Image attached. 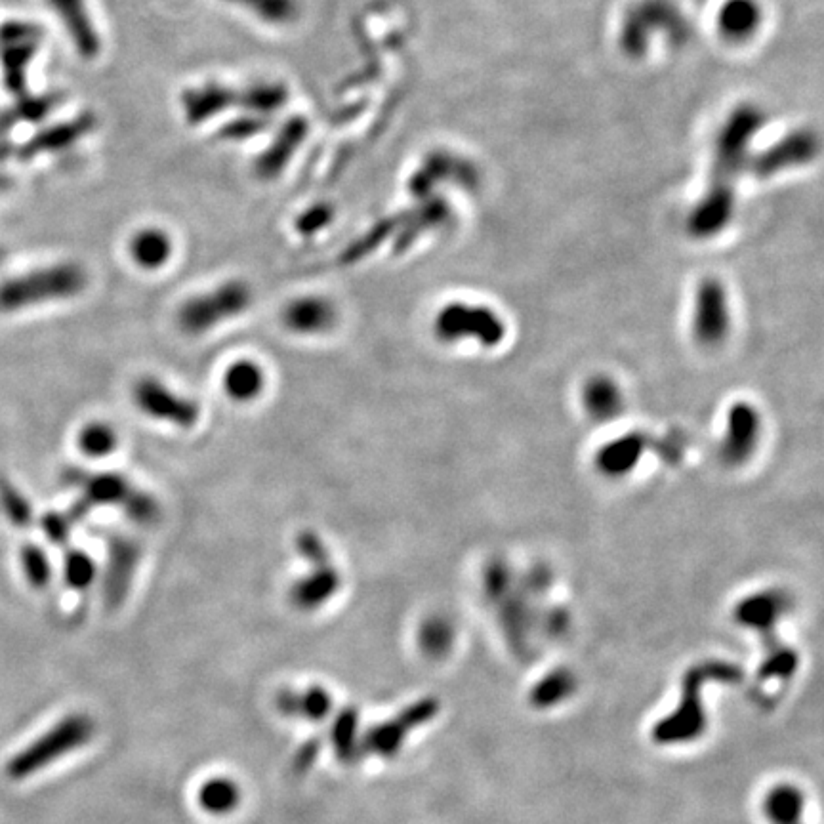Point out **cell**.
I'll return each mask as SVG.
<instances>
[{
  "mask_svg": "<svg viewBox=\"0 0 824 824\" xmlns=\"http://www.w3.org/2000/svg\"><path fill=\"white\" fill-rule=\"evenodd\" d=\"M140 546L124 536H113L107 546V561L103 573L105 605L117 609L123 603L140 563Z\"/></svg>",
  "mask_w": 824,
  "mask_h": 824,
  "instance_id": "30bf717a",
  "label": "cell"
},
{
  "mask_svg": "<svg viewBox=\"0 0 824 824\" xmlns=\"http://www.w3.org/2000/svg\"><path fill=\"white\" fill-rule=\"evenodd\" d=\"M96 575H98V567L92 557L79 548L67 550L65 559H63V578L71 590L75 592L88 590L94 584Z\"/></svg>",
  "mask_w": 824,
  "mask_h": 824,
  "instance_id": "f546056e",
  "label": "cell"
},
{
  "mask_svg": "<svg viewBox=\"0 0 824 824\" xmlns=\"http://www.w3.org/2000/svg\"><path fill=\"white\" fill-rule=\"evenodd\" d=\"M81 453L90 458H103L113 453L119 447V433L115 428L102 420H94L83 426L77 437Z\"/></svg>",
  "mask_w": 824,
  "mask_h": 824,
  "instance_id": "f1b7e54d",
  "label": "cell"
},
{
  "mask_svg": "<svg viewBox=\"0 0 824 824\" xmlns=\"http://www.w3.org/2000/svg\"><path fill=\"white\" fill-rule=\"evenodd\" d=\"M121 510L130 521H134L138 525H153L161 519L159 500L155 496L145 493L142 489H138V487L134 489L132 495L128 496V500L124 502Z\"/></svg>",
  "mask_w": 824,
  "mask_h": 824,
  "instance_id": "1f68e13d",
  "label": "cell"
},
{
  "mask_svg": "<svg viewBox=\"0 0 824 824\" xmlns=\"http://www.w3.org/2000/svg\"><path fill=\"white\" fill-rule=\"evenodd\" d=\"M2 260H4V250L0 248V264H2Z\"/></svg>",
  "mask_w": 824,
  "mask_h": 824,
  "instance_id": "f35d334b",
  "label": "cell"
},
{
  "mask_svg": "<svg viewBox=\"0 0 824 824\" xmlns=\"http://www.w3.org/2000/svg\"><path fill=\"white\" fill-rule=\"evenodd\" d=\"M277 710L290 720H304L321 723L332 712V697L321 685H311L304 691L285 689L275 699Z\"/></svg>",
  "mask_w": 824,
  "mask_h": 824,
  "instance_id": "2e32d148",
  "label": "cell"
},
{
  "mask_svg": "<svg viewBox=\"0 0 824 824\" xmlns=\"http://www.w3.org/2000/svg\"><path fill=\"white\" fill-rule=\"evenodd\" d=\"M647 449V441L641 433L622 435L609 445H605L598 454L599 470L605 475L628 474L636 468L643 451Z\"/></svg>",
  "mask_w": 824,
  "mask_h": 824,
  "instance_id": "ffe728a7",
  "label": "cell"
},
{
  "mask_svg": "<svg viewBox=\"0 0 824 824\" xmlns=\"http://www.w3.org/2000/svg\"><path fill=\"white\" fill-rule=\"evenodd\" d=\"M96 723L86 714H69L35 742L18 752L6 767L10 779L21 781L92 741Z\"/></svg>",
  "mask_w": 824,
  "mask_h": 824,
  "instance_id": "277c9868",
  "label": "cell"
},
{
  "mask_svg": "<svg viewBox=\"0 0 824 824\" xmlns=\"http://www.w3.org/2000/svg\"><path fill=\"white\" fill-rule=\"evenodd\" d=\"M790 609V598L779 590H765L742 599L735 609V620L742 628L754 630L765 645L762 668L769 672H783L798 660V653L777 639V624Z\"/></svg>",
  "mask_w": 824,
  "mask_h": 824,
  "instance_id": "5b68a950",
  "label": "cell"
},
{
  "mask_svg": "<svg viewBox=\"0 0 824 824\" xmlns=\"http://www.w3.org/2000/svg\"><path fill=\"white\" fill-rule=\"evenodd\" d=\"M42 531L46 538L56 544V546H65L71 538V527L73 521L67 517V514H46L41 519Z\"/></svg>",
  "mask_w": 824,
  "mask_h": 824,
  "instance_id": "d590c367",
  "label": "cell"
},
{
  "mask_svg": "<svg viewBox=\"0 0 824 824\" xmlns=\"http://www.w3.org/2000/svg\"><path fill=\"white\" fill-rule=\"evenodd\" d=\"M805 805L807 798L798 784H775L763 796V817L769 824H805Z\"/></svg>",
  "mask_w": 824,
  "mask_h": 824,
  "instance_id": "ac0fdd59",
  "label": "cell"
},
{
  "mask_svg": "<svg viewBox=\"0 0 824 824\" xmlns=\"http://www.w3.org/2000/svg\"><path fill=\"white\" fill-rule=\"evenodd\" d=\"M132 401L145 416L180 430H191L201 420V407L157 376L138 378L132 386Z\"/></svg>",
  "mask_w": 824,
  "mask_h": 824,
  "instance_id": "ba28073f",
  "label": "cell"
},
{
  "mask_svg": "<svg viewBox=\"0 0 824 824\" xmlns=\"http://www.w3.org/2000/svg\"><path fill=\"white\" fill-rule=\"evenodd\" d=\"M760 124L762 119L756 109L741 107L721 130L710 187L691 216V231L695 235L712 237L729 222L735 205V187L746 159V147Z\"/></svg>",
  "mask_w": 824,
  "mask_h": 824,
  "instance_id": "6da1fadb",
  "label": "cell"
},
{
  "mask_svg": "<svg viewBox=\"0 0 824 824\" xmlns=\"http://www.w3.org/2000/svg\"><path fill=\"white\" fill-rule=\"evenodd\" d=\"M197 800H199L201 809L208 815L224 817L239 807L243 794H241V786L233 779L212 777L199 788Z\"/></svg>",
  "mask_w": 824,
  "mask_h": 824,
  "instance_id": "603a6c76",
  "label": "cell"
},
{
  "mask_svg": "<svg viewBox=\"0 0 824 824\" xmlns=\"http://www.w3.org/2000/svg\"><path fill=\"white\" fill-rule=\"evenodd\" d=\"M88 275L79 264L35 269L0 285V311H20L83 294Z\"/></svg>",
  "mask_w": 824,
  "mask_h": 824,
  "instance_id": "3957f363",
  "label": "cell"
},
{
  "mask_svg": "<svg viewBox=\"0 0 824 824\" xmlns=\"http://www.w3.org/2000/svg\"><path fill=\"white\" fill-rule=\"evenodd\" d=\"M577 691V676L567 668H557L548 672L542 680L533 685L529 693V702L538 710L556 708L571 699Z\"/></svg>",
  "mask_w": 824,
  "mask_h": 824,
  "instance_id": "7402d4cb",
  "label": "cell"
},
{
  "mask_svg": "<svg viewBox=\"0 0 824 824\" xmlns=\"http://www.w3.org/2000/svg\"><path fill=\"white\" fill-rule=\"evenodd\" d=\"M330 744L334 748L336 758L346 765L361 760L359 748V710L355 706L342 708L330 725Z\"/></svg>",
  "mask_w": 824,
  "mask_h": 824,
  "instance_id": "44dd1931",
  "label": "cell"
},
{
  "mask_svg": "<svg viewBox=\"0 0 824 824\" xmlns=\"http://www.w3.org/2000/svg\"><path fill=\"white\" fill-rule=\"evenodd\" d=\"M130 256L140 268H163L172 256V241L159 229H145L132 237Z\"/></svg>",
  "mask_w": 824,
  "mask_h": 824,
  "instance_id": "cb8c5ba5",
  "label": "cell"
},
{
  "mask_svg": "<svg viewBox=\"0 0 824 824\" xmlns=\"http://www.w3.org/2000/svg\"><path fill=\"white\" fill-rule=\"evenodd\" d=\"M283 325L300 336L325 334L338 323V308L327 296L308 294L289 302L281 313Z\"/></svg>",
  "mask_w": 824,
  "mask_h": 824,
  "instance_id": "7c38bea8",
  "label": "cell"
},
{
  "mask_svg": "<svg viewBox=\"0 0 824 824\" xmlns=\"http://www.w3.org/2000/svg\"><path fill=\"white\" fill-rule=\"evenodd\" d=\"M327 220H329V210H325V208H319V210H313V212H309L306 214L300 222H298V229L302 231V233H315V231H319L321 227L327 224Z\"/></svg>",
  "mask_w": 824,
  "mask_h": 824,
  "instance_id": "74e56055",
  "label": "cell"
},
{
  "mask_svg": "<svg viewBox=\"0 0 824 824\" xmlns=\"http://www.w3.org/2000/svg\"><path fill=\"white\" fill-rule=\"evenodd\" d=\"M52 6L58 10V14L63 16V20L67 23L71 35L75 37V41L81 42V48H92L90 46V33H86L84 29V14L81 8V0H50Z\"/></svg>",
  "mask_w": 824,
  "mask_h": 824,
  "instance_id": "e575fe53",
  "label": "cell"
},
{
  "mask_svg": "<svg viewBox=\"0 0 824 824\" xmlns=\"http://www.w3.org/2000/svg\"><path fill=\"white\" fill-rule=\"evenodd\" d=\"M268 384V376L260 363L252 359H237L227 365L222 376V388L227 397L235 403L256 401Z\"/></svg>",
  "mask_w": 824,
  "mask_h": 824,
  "instance_id": "d6986e66",
  "label": "cell"
},
{
  "mask_svg": "<svg viewBox=\"0 0 824 824\" xmlns=\"http://www.w3.org/2000/svg\"><path fill=\"white\" fill-rule=\"evenodd\" d=\"M319 754H321V741L319 739H309V741L304 742L292 758V771L298 773V775L308 773L309 769L317 762Z\"/></svg>",
  "mask_w": 824,
  "mask_h": 824,
  "instance_id": "8d00e7d4",
  "label": "cell"
},
{
  "mask_svg": "<svg viewBox=\"0 0 824 824\" xmlns=\"http://www.w3.org/2000/svg\"><path fill=\"white\" fill-rule=\"evenodd\" d=\"M37 41L12 42L0 46V62L4 71V84L12 94H21L25 86V65L33 58Z\"/></svg>",
  "mask_w": 824,
  "mask_h": 824,
  "instance_id": "484cf974",
  "label": "cell"
},
{
  "mask_svg": "<svg viewBox=\"0 0 824 824\" xmlns=\"http://www.w3.org/2000/svg\"><path fill=\"white\" fill-rule=\"evenodd\" d=\"M0 506L16 527H29L33 523V508L29 500L6 481L0 483Z\"/></svg>",
  "mask_w": 824,
  "mask_h": 824,
  "instance_id": "d6a6232c",
  "label": "cell"
},
{
  "mask_svg": "<svg viewBox=\"0 0 824 824\" xmlns=\"http://www.w3.org/2000/svg\"><path fill=\"white\" fill-rule=\"evenodd\" d=\"M439 710V701L433 697H426L405 706L392 720L372 725L359 742L361 758L374 756L388 760L397 756L412 731L430 723L439 714Z\"/></svg>",
  "mask_w": 824,
  "mask_h": 824,
  "instance_id": "52a82bcc",
  "label": "cell"
},
{
  "mask_svg": "<svg viewBox=\"0 0 824 824\" xmlns=\"http://www.w3.org/2000/svg\"><path fill=\"white\" fill-rule=\"evenodd\" d=\"M294 546H296L298 556L302 557L311 567L332 563V556H330L329 546H327L325 538L313 529H302L296 535Z\"/></svg>",
  "mask_w": 824,
  "mask_h": 824,
  "instance_id": "836d02e7",
  "label": "cell"
},
{
  "mask_svg": "<svg viewBox=\"0 0 824 824\" xmlns=\"http://www.w3.org/2000/svg\"><path fill=\"white\" fill-rule=\"evenodd\" d=\"M760 439V416L752 405L739 403L729 411L727 435L723 441V458L731 464H742L754 453Z\"/></svg>",
  "mask_w": 824,
  "mask_h": 824,
  "instance_id": "9a60e30c",
  "label": "cell"
},
{
  "mask_svg": "<svg viewBox=\"0 0 824 824\" xmlns=\"http://www.w3.org/2000/svg\"><path fill=\"white\" fill-rule=\"evenodd\" d=\"M584 405L588 412L598 420H609L617 416L622 405V397L617 386L609 378H594L584 390Z\"/></svg>",
  "mask_w": 824,
  "mask_h": 824,
  "instance_id": "83f0119b",
  "label": "cell"
},
{
  "mask_svg": "<svg viewBox=\"0 0 824 824\" xmlns=\"http://www.w3.org/2000/svg\"><path fill=\"white\" fill-rule=\"evenodd\" d=\"M815 153V140L809 134L788 136L781 144L773 145L765 155L758 157L752 165V172L760 178H767L779 170L790 166L804 165Z\"/></svg>",
  "mask_w": 824,
  "mask_h": 824,
  "instance_id": "e0dca14e",
  "label": "cell"
},
{
  "mask_svg": "<svg viewBox=\"0 0 824 824\" xmlns=\"http://www.w3.org/2000/svg\"><path fill=\"white\" fill-rule=\"evenodd\" d=\"M252 298V289L245 281H226L216 289L187 298L178 308L176 323L189 336H201L243 315L250 308Z\"/></svg>",
  "mask_w": 824,
  "mask_h": 824,
  "instance_id": "8992f818",
  "label": "cell"
},
{
  "mask_svg": "<svg viewBox=\"0 0 824 824\" xmlns=\"http://www.w3.org/2000/svg\"><path fill=\"white\" fill-rule=\"evenodd\" d=\"M65 483L81 491V502L90 510L100 506L123 508L128 496L134 493V485L128 477L117 472H86L73 468L65 472Z\"/></svg>",
  "mask_w": 824,
  "mask_h": 824,
  "instance_id": "8fae6325",
  "label": "cell"
},
{
  "mask_svg": "<svg viewBox=\"0 0 824 824\" xmlns=\"http://www.w3.org/2000/svg\"><path fill=\"white\" fill-rule=\"evenodd\" d=\"M729 329L725 290L718 281H704L695 302V336L704 346H716Z\"/></svg>",
  "mask_w": 824,
  "mask_h": 824,
  "instance_id": "4fadbf2b",
  "label": "cell"
},
{
  "mask_svg": "<svg viewBox=\"0 0 824 824\" xmlns=\"http://www.w3.org/2000/svg\"><path fill=\"white\" fill-rule=\"evenodd\" d=\"M342 588V573L334 563L311 567L290 588V601L300 611H315L327 605Z\"/></svg>",
  "mask_w": 824,
  "mask_h": 824,
  "instance_id": "5bb4252c",
  "label": "cell"
},
{
  "mask_svg": "<svg viewBox=\"0 0 824 824\" xmlns=\"http://www.w3.org/2000/svg\"><path fill=\"white\" fill-rule=\"evenodd\" d=\"M760 23V10L754 0H729L721 8V31L739 41L746 39Z\"/></svg>",
  "mask_w": 824,
  "mask_h": 824,
  "instance_id": "d4e9b609",
  "label": "cell"
},
{
  "mask_svg": "<svg viewBox=\"0 0 824 824\" xmlns=\"http://www.w3.org/2000/svg\"><path fill=\"white\" fill-rule=\"evenodd\" d=\"M21 569L23 575L27 578L29 586L37 588V590H44L50 586L52 582V563L50 557L46 554V550H42L39 544H23L21 548Z\"/></svg>",
  "mask_w": 824,
  "mask_h": 824,
  "instance_id": "4dcf8cb0",
  "label": "cell"
},
{
  "mask_svg": "<svg viewBox=\"0 0 824 824\" xmlns=\"http://www.w3.org/2000/svg\"><path fill=\"white\" fill-rule=\"evenodd\" d=\"M744 678L741 666L720 659L701 660L693 664L681 680V697L674 712L666 714L651 729V739L659 746H681L699 741L708 716L702 691L708 683H739Z\"/></svg>",
  "mask_w": 824,
  "mask_h": 824,
  "instance_id": "7a4b0ae2",
  "label": "cell"
},
{
  "mask_svg": "<svg viewBox=\"0 0 824 824\" xmlns=\"http://www.w3.org/2000/svg\"><path fill=\"white\" fill-rule=\"evenodd\" d=\"M454 643V628L445 617L426 618L418 630V645L430 659H443Z\"/></svg>",
  "mask_w": 824,
  "mask_h": 824,
  "instance_id": "4316f807",
  "label": "cell"
},
{
  "mask_svg": "<svg viewBox=\"0 0 824 824\" xmlns=\"http://www.w3.org/2000/svg\"><path fill=\"white\" fill-rule=\"evenodd\" d=\"M435 334L443 342L475 338L483 346H496L504 338V325L491 309L451 304L437 313Z\"/></svg>",
  "mask_w": 824,
  "mask_h": 824,
  "instance_id": "9c48e42d",
  "label": "cell"
}]
</instances>
